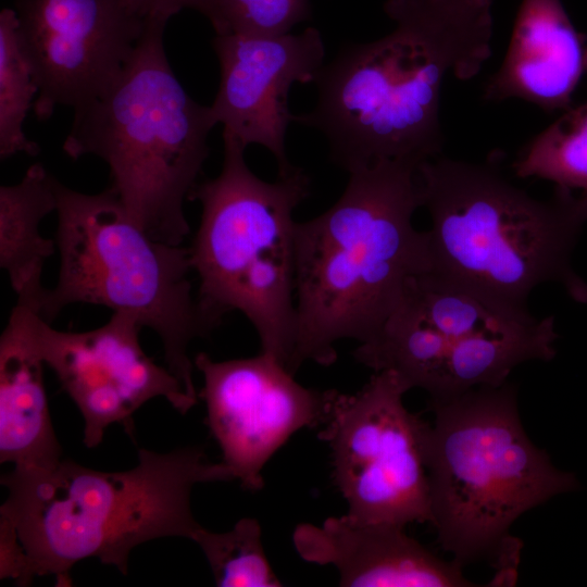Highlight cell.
Instances as JSON below:
<instances>
[{"label": "cell", "instance_id": "1", "mask_svg": "<svg viewBox=\"0 0 587 587\" xmlns=\"http://www.w3.org/2000/svg\"><path fill=\"white\" fill-rule=\"evenodd\" d=\"M492 0H387L396 27L342 49L320 71L317 99L296 121L327 139L350 172L382 160L416 164L442 147L439 101L451 74L476 76L491 55Z\"/></svg>", "mask_w": 587, "mask_h": 587}, {"label": "cell", "instance_id": "20", "mask_svg": "<svg viewBox=\"0 0 587 587\" xmlns=\"http://www.w3.org/2000/svg\"><path fill=\"white\" fill-rule=\"evenodd\" d=\"M191 540L202 550L216 586H283L266 557L258 520L240 519L230 530L223 533L200 525Z\"/></svg>", "mask_w": 587, "mask_h": 587}, {"label": "cell", "instance_id": "22", "mask_svg": "<svg viewBox=\"0 0 587 587\" xmlns=\"http://www.w3.org/2000/svg\"><path fill=\"white\" fill-rule=\"evenodd\" d=\"M0 578H12L17 586H29L26 554L13 525L0 516Z\"/></svg>", "mask_w": 587, "mask_h": 587}, {"label": "cell", "instance_id": "13", "mask_svg": "<svg viewBox=\"0 0 587 587\" xmlns=\"http://www.w3.org/2000/svg\"><path fill=\"white\" fill-rule=\"evenodd\" d=\"M220 85L210 105L216 124L245 148L260 145L275 158L278 175L294 165L286 153V133L296 121L288 105L295 83H314L324 66L320 32L276 36L215 35Z\"/></svg>", "mask_w": 587, "mask_h": 587}, {"label": "cell", "instance_id": "4", "mask_svg": "<svg viewBox=\"0 0 587 587\" xmlns=\"http://www.w3.org/2000/svg\"><path fill=\"white\" fill-rule=\"evenodd\" d=\"M430 216V270L501 304L527 310L539 285L555 283L587 303L572 254L587 223V195L555 186L539 200L492 165L448 158L417 167Z\"/></svg>", "mask_w": 587, "mask_h": 587}, {"label": "cell", "instance_id": "18", "mask_svg": "<svg viewBox=\"0 0 587 587\" xmlns=\"http://www.w3.org/2000/svg\"><path fill=\"white\" fill-rule=\"evenodd\" d=\"M34 68L18 33L16 11L0 12V158L37 155V142L27 138L24 122L38 95Z\"/></svg>", "mask_w": 587, "mask_h": 587}, {"label": "cell", "instance_id": "17", "mask_svg": "<svg viewBox=\"0 0 587 587\" xmlns=\"http://www.w3.org/2000/svg\"><path fill=\"white\" fill-rule=\"evenodd\" d=\"M55 180L41 163H35L18 183L0 187V265L17 302L38 312L47 289L42 268L57 246L39 227L57 210Z\"/></svg>", "mask_w": 587, "mask_h": 587}, {"label": "cell", "instance_id": "16", "mask_svg": "<svg viewBox=\"0 0 587 587\" xmlns=\"http://www.w3.org/2000/svg\"><path fill=\"white\" fill-rule=\"evenodd\" d=\"M38 313L16 302L0 338V462L14 467H50L62 460L34 335Z\"/></svg>", "mask_w": 587, "mask_h": 587}, {"label": "cell", "instance_id": "19", "mask_svg": "<svg viewBox=\"0 0 587 587\" xmlns=\"http://www.w3.org/2000/svg\"><path fill=\"white\" fill-rule=\"evenodd\" d=\"M513 170L587 195V103L567 109L519 152Z\"/></svg>", "mask_w": 587, "mask_h": 587}, {"label": "cell", "instance_id": "11", "mask_svg": "<svg viewBox=\"0 0 587 587\" xmlns=\"http://www.w3.org/2000/svg\"><path fill=\"white\" fill-rule=\"evenodd\" d=\"M18 33L34 68V113L79 108L100 96L124 70L145 33L134 0H15Z\"/></svg>", "mask_w": 587, "mask_h": 587}, {"label": "cell", "instance_id": "9", "mask_svg": "<svg viewBox=\"0 0 587 587\" xmlns=\"http://www.w3.org/2000/svg\"><path fill=\"white\" fill-rule=\"evenodd\" d=\"M409 387L390 370L354 394L338 391L319 438L348 514L405 527L430 522L425 460L427 422L403 404Z\"/></svg>", "mask_w": 587, "mask_h": 587}, {"label": "cell", "instance_id": "12", "mask_svg": "<svg viewBox=\"0 0 587 587\" xmlns=\"http://www.w3.org/2000/svg\"><path fill=\"white\" fill-rule=\"evenodd\" d=\"M141 328L137 317L124 312H113L101 327L80 333L57 330L36 316L38 352L80 411L88 448L101 444L114 423L132 435L133 414L152 398H165L180 414L198 402L167 367L145 353Z\"/></svg>", "mask_w": 587, "mask_h": 587}, {"label": "cell", "instance_id": "5", "mask_svg": "<svg viewBox=\"0 0 587 587\" xmlns=\"http://www.w3.org/2000/svg\"><path fill=\"white\" fill-rule=\"evenodd\" d=\"M425 460L430 523L442 548L462 566L489 558L495 585H513L521 540L510 534L526 511L575 490L574 474L554 467L527 436L516 388L480 386L430 401Z\"/></svg>", "mask_w": 587, "mask_h": 587}, {"label": "cell", "instance_id": "3", "mask_svg": "<svg viewBox=\"0 0 587 587\" xmlns=\"http://www.w3.org/2000/svg\"><path fill=\"white\" fill-rule=\"evenodd\" d=\"M234 479L201 446L161 453L139 449L138 464L102 472L71 460L50 467H14L1 477L9 495L0 516L15 528L28 575L71 586L70 570L97 558L128 572L130 551L162 537L191 539L200 524L190 498L197 484Z\"/></svg>", "mask_w": 587, "mask_h": 587}, {"label": "cell", "instance_id": "7", "mask_svg": "<svg viewBox=\"0 0 587 587\" xmlns=\"http://www.w3.org/2000/svg\"><path fill=\"white\" fill-rule=\"evenodd\" d=\"M245 150L223 132L220 174L198 183L189 197L202 209L189 248L197 296L217 325L228 312L242 313L260 352L290 371L297 327L294 213L310 193V177L294 166L266 182L249 168Z\"/></svg>", "mask_w": 587, "mask_h": 587}, {"label": "cell", "instance_id": "2", "mask_svg": "<svg viewBox=\"0 0 587 587\" xmlns=\"http://www.w3.org/2000/svg\"><path fill=\"white\" fill-rule=\"evenodd\" d=\"M417 167L402 160L357 167L329 209L297 222L294 374L308 361L334 364L340 340H370L408 280L430 268L427 233L412 222L422 207Z\"/></svg>", "mask_w": 587, "mask_h": 587}, {"label": "cell", "instance_id": "8", "mask_svg": "<svg viewBox=\"0 0 587 587\" xmlns=\"http://www.w3.org/2000/svg\"><path fill=\"white\" fill-rule=\"evenodd\" d=\"M55 193L60 270L54 288L43 294L40 315L52 323L77 302L134 315L159 336L166 367L199 400L188 349L218 325L192 290L189 248L150 236L110 187L89 195L57 179Z\"/></svg>", "mask_w": 587, "mask_h": 587}, {"label": "cell", "instance_id": "21", "mask_svg": "<svg viewBox=\"0 0 587 587\" xmlns=\"http://www.w3.org/2000/svg\"><path fill=\"white\" fill-rule=\"evenodd\" d=\"M215 35L276 36L310 15L309 0H208L201 12Z\"/></svg>", "mask_w": 587, "mask_h": 587}, {"label": "cell", "instance_id": "23", "mask_svg": "<svg viewBox=\"0 0 587 587\" xmlns=\"http://www.w3.org/2000/svg\"><path fill=\"white\" fill-rule=\"evenodd\" d=\"M138 9L146 15L168 21L184 9L202 12L208 0H134Z\"/></svg>", "mask_w": 587, "mask_h": 587}, {"label": "cell", "instance_id": "15", "mask_svg": "<svg viewBox=\"0 0 587 587\" xmlns=\"http://www.w3.org/2000/svg\"><path fill=\"white\" fill-rule=\"evenodd\" d=\"M586 72V39L562 1L522 0L508 51L486 85L484 99L516 98L547 112L567 110Z\"/></svg>", "mask_w": 587, "mask_h": 587}, {"label": "cell", "instance_id": "14", "mask_svg": "<svg viewBox=\"0 0 587 587\" xmlns=\"http://www.w3.org/2000/svg\"><path fill=\"white\" fill-rule=\"evenodd\" d=\"M292 544L302 560L334 566L340 586H476L463 575L458 561L440 559L396 524L366 522L346 513L320 525L298 524Z\"/></svg>", "mask_w": 587, "mask_h": 587}, {"label": "cell", "instance_id": "6", "mask_svg": "<svg viewBox=\"0 0 587 587\" xmlns=\"http://www.w3.org/2000/svg\"><path fill=\"white\" fill-rule=\"evenodd\" d=\"M168 21L147 16L145 33L117 78L74 109L63 151L96 155L109 167L110 188L154 239L182 245L190 232L184 203L209 157L217 124L176 77L164 48Z\"/></svg>", "mask_w": 587, "mask_h": 587}, {"label": "cell", "instance_id": "10", "mask_svg": "<svg viewBox=\"0 0 587 587\" xmlns=\"http://www.w3.org/2000/svg\"><path fill=\"white\" fill-rule=\"evenodd\" d=\"M193 364L202 375L199 399L222 462L251 491L263 488L265 465L292 435L326 423L338 394L301 385L263 352L227 361L199 352Z\"/></svg>", "mask_w": 587, "mask_h": 587}]
</instances>
